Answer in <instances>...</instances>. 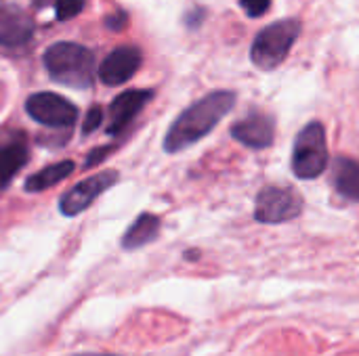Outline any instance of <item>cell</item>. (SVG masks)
<instances>
[{"label": "cell", "instance_id": "obj_15", "mask_svg": "<svg viewBox=\"0 0 359 356\" xmlns=\"http://www.w3.org/2000/svg\"><path fill=\"white\" fill-rule=\"evenodd\" d=\"M74 162L65 159V162H57V164H50L46 168H42L40 172H36L34 176H29L25 180V191L29 193H40V191H46L50 187H55L57 183L65 180L72 172H74Z\"/></svg>", "mask_w": 359, "mask_h": 356}, {"label": "cell", "instance_id": "obj_12", "mask_svg": "<svg viewBox=\"0 0 359 356\" xmlns=\"http://www.w3.org/2000/svg\"><path fill=\"white\" fill-rule=\"evenodd\" d=\"M160 233V218L154 214H141L124 233L122 248L124 250H139L147 243H151Z\"/></svg>", "mask_w": 359, "mask_h": 356}, {"label": "cell", "instance_id": "obj_1", "mask_svg": "<svg viewBox=\"0 0 359 356\" xmlns=\"http://www.w3.org/2000/svg\"><path fill=\"white\" fill-rule=\"evenodd\" d=\"M236 94L229 90H217L200 99L198 103L189 105L168 128L164 136V151L179 153L198 141H202L215 126L233 109Z\"/></svg>", "mask_w": 359, "mask_h": 356}, {"label": "cell", "instance_id": "obj_16", "mask_svg": "<svg viewBox=\"0 0 359 356\" xmlns=\"http://www.w3.org/2000/svg\"><path fill=\"white\" fill-rule=\"evenodd\" d=\"M86 0H55V13H57V19L61 21H67V19H74L76 15L82 13Z\"/></svg>", "mask_w": 359, "mask_h": 356}, {"label": "cell", "instance_id": "obj_13", "mask_svg": "<svg viewBox=\"0 0 359 356\" xmlns=\"http://www.w3.org/2000/svg\"><path fill=\"white\" fill-rule=\"evenodd\" d=\"M334 187L343 197L359 201L358 159H351V157H337L334 159Z\"/></svg>", "mask_w": 359, "mask_h": 356}, {"label": "cell", "instance_id": "obj_19", "mask_svg": "<svg viewBox=\"0 0 359 356\" xmlns=\"http://www.w3.org/2000/svg\"><path fill=\"white\" fill-rule=\"evenodd\" d=\"M109 151H111V147H101V149H95V151H90V155H88V159H86V168H90V166H95L97 162L105 159Z\"/></svg>", "mask_w": 359, "mask_h": 356}, {"label": "cell", "instance_id": "obj_7", "mask_svg": "<svg viewBox=\"0 0 359 356\" xmlns=\"http://www.w3.org/2000/svg\"><path fill=\"white\" fill-rule=\"evenodd\" d=\"M25 111L32 120L50 126L65 128L78 120V107L55 92H36L25 101Z\"/></svg>", "mask_w": 359, "mask_h": 356}, {"label": "cell", "instance_id": "obj_20", "mask_svg": "<svg viewBox=\"0 0 359 356\" xmlns=\"http://www.w3.org/2000/svg\"><path fill=\"white\" fill-rule=\"evenodd\" d=\"M107 25H109L111 29H122V27L126 25V15H124V13H118V15L107 17Z\"/></svg>", "mask_w": 359, "mask_h": 356}, {"label": "cell", "instance_id": "obj_6", "mask_svg": "<svg viewBox=\"0 0 359 356\" xmlns=\"http://www.w3.org/2000/svg\"><path fill=\"white\" fill-rule=\"evenodd\" d=\"M120 174L116 170H103L99 174H93L80 183H76L65 195H61L59 199V210L65 216H78L84 210H88L93 206V201L103 195L109 187H114L118 183Z\"/></svg>", "mask_w": 359, "mask_h": 356}, {"label": "cell", "instance_id": "obj_9", "mask_svg": "<svg viewBox=\"0 0 359 356\" xmlns=\"http://www.w3.org/2000/svg\"><path fill=\"white\" fill-rule=\"evenodd\" d=\"M154 90L147 88H133L120 92L111 103H109V134H120L141 111L143 107L151 101Z\"/></svg>", "mask_w": 359, "mask_h": 356}, {"label": "cell", "instance_id": "obj_14", "mask_svg": "<svg viewBox=\"0 0 359 356\" xmlns=\"http://www.w3.org/2000/svg\"><path fill=\"white\" fill-rule=\"evenodd\" d=\"M27 164V147L25 143H11L0 147V191H4L17 172Z\"/></svg>", "mask_w": 359, "mask_h": 356}, {"label": "cell", "instance_id": "obj_8", "mask_svg": "<svg viewBox=\"0 0 359 356\" xmlns=\"http://www.w3.org/2000/svg\"><path fill=\"white\" fill-rule=\"evenodd\" d=\"M141 61L143 57L137 46H118L99 65V80L107 86H120L137 73Z\"/></svg>", "mask_w": 359, "mask_h": 356}, {"label": "cell", "instance_id": "obj_21", "mask_svg": "<svg viewBox=\"0 0 359 356\" xmlns=\"http://www.w3.org/2000/svg\"><path fill=\"white\" fill-rule=\"evenodd\" d=\"M72 356H116V355H97V353H82V355H72Z\"/></svg>", "mask_w": 359, "mask_h": 356}, {"label": "cell", "instance_id": "obj_2", "mask_svg": "<svg viewBox=\"0 0 359 356\" xmlns=\"http://www.w3.org/2000/svg\"><path fill=\"white\" fill-rule=\"evenodd\" d=\"M44 67L55 82L86 88L95 78V55L76 42H57L44 50Z\"/></svg>", "mask_w": 359, "mask_h": 356}, {"label": "cell", "instance_id": "obj_3", "mask_svg": "<svg viewBox=\"0 0 359 356\" xmlns=\"http://www.w3.org/2000/svg\"><path fill=\"white\" fill-rule=\"evenodd\" d=\"M301 34V21L299 19H282L267 27H263L252 42L250 59L259 69H276L284 63L288 57L292 44L297 42Z\"/></svg>", "mask_w": 359, "mask_h": 356}, {"label": "cell", "instance_id": "obj_10", "mask_svg": "<svg viewBox=\"0 0 359 356\" xmlns=\"http://www.w3.org/2000/svg\"><path fill=\"white\" fill-rule=\"evenodd\" d=\"M34 36V19L17 4L0 2V44L15 48L23 46Z\"/></svg>", "mask_w": 359, "mask_h": 356}, {"label": "cell", "instance_id": "obj_17", "mask_svg": "<svg viewBox=\"0 0 359 356\" xmlns=\"http://www.w3.org/2000/svg\"><path fill=\"white\" fill-rule=\"evenodd\" d=\"M240 6L248 17H263L269 10L271 0H240Z\"/></svg>", "mask_w": 359, "mask_h": 356}, {"label": "cell", "instance_id": "obj_4", "mask_svg": "<svg viewBox=\"0 0 359 356\" xmlns=\"http://www.w3.org/2000/svg\"><path fill=\"white\" fill-rule=\"evenodd\" d=\"M328 166V143H326V130L320 122L307 124L292 149V172L297 178L311 180L324 174Z\"/></svg>", "mask_w": 359, "mask_h": 356}, {"label": "cell", "instance_id": "obj_5", "mask_svg": "<svg viewBox=\"0 0 359 356\" xmlns=\"http://www.w3.org/2000/svg\"><path fill=\"white\" fill-rule=\"evenodd\" d=\"M303 212V197L297 189L269 185L257 195L255 220L263 225H282L299 218Z\"/></svg>", "mask_w": 359, "mask_h": 356}, {"label": "cell", "instance_id": "obj_11", "mask_svg": "<svg viewBox=\"0 0 359 356\" xmlns=\"http://www.w3.org/2000/svg\"><path fill=\"white\" fill-rule=\"evenodd\" d=\"M276 124L267 113H250L231 126V136L250 149H267L273 143Z\"/></svg>", "mask_w": 359, "mask_h": 356}, {"label": "cell", "instance_id": "obj_18", "mask_svg": "<svg viewBox=\"0 0 359 356\" xmlns=\"http://www.w3.org/2000/svg\"><path fill=\"white\" fill-rule=\"evenodd\" d=\"M101 122H103V109L101 107H90V111L86 113V120L82 124V132L88 134V132L97 130L101 126Z\"/></svg>", "mask_w": 359, "mask_h": 356}]
</instances>
